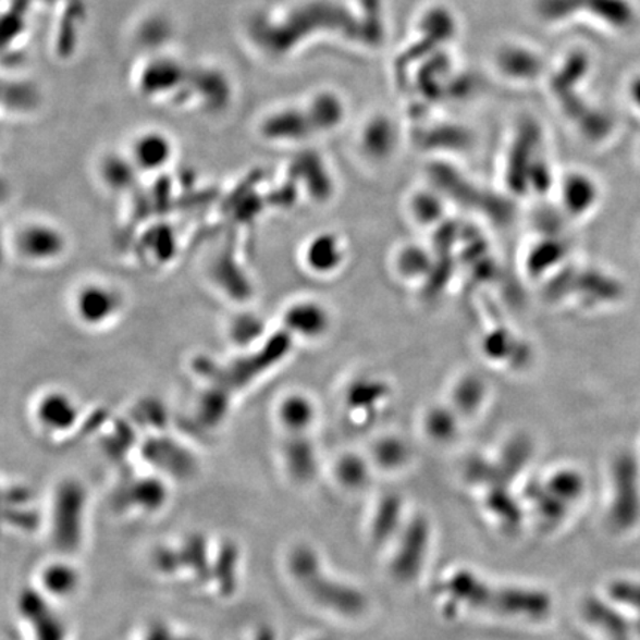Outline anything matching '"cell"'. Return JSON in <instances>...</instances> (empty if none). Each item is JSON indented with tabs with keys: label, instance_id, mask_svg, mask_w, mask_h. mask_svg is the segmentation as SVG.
<instances>
[{
	"label": "cell",
	"instance_id": "28",
	"mask_svg": "<svg viewBox=\"0 0 640 640\" xmlns=\"http://www.w3.org/2000/svg\"><path fill=\"white\" fill-rule=\"evenodd\" d=\"M557 258H559V246L544 242L543 245L537 246L536 251L529 257V269L531 272H541L544 267L547 269L556 262Z\"/></svg>",
	"mask_w": 640,
	"mask_h": 640
},
{
	"label": "cell",
	"instance_id": "2",
	"mask_svg": "<svg viewBox=\"0 0 640 640\" xmlns=\"http://www.w3.org/2000/svg\"><path fill=\"white\" fill-rule=\"evenodd\" d=\"M290 557V569L295 580L316 602L344 614H358L364 610V598L355 590L328 578L310 550H294Z\"/></svg>",
	"mask_w": 640,
	"mask_h": 640
},
{
	"label": "cell",
	"instance_id": "19",
	"mask_svg": "<svg viewBox=\"0 0 640 640\" xmlns=\"http://www.w3.org/2000/svg\"><path fill=\"white\" fill-rule=\"evenodd\" d=\"M385 385L380 381L359 380L348 389L347 402L355 409L368 408L373 402L383 399Z\"/></svg>",
	"mask_w": 640,
	"mask_h": 640
},
{
	"label": "cell",
	"instance_id": "15",
	"mask_svg": "<svg viewBox=\"0 0 640 640\" xmlns=\"http://www.w3.org/2000/svg\"><path fill=\"white\" fill-rule=\"evenodd\" d=\"M485 397V385L476 377H466L454 390V404L465 414L476 413Z\"/></svg>",
	"mask_w": 640,
	"mask_h": 640
},
{
	"label": "cell",
	"instance_id": "25",
	"mask_svg": "<svg viewBox=\"0 0 640 640\" xmlns=\"http://www.w3.org/2000/svg\"><path fill=\"white\" fill-rule=\"evenodd\" d=\"M336 475H339L340 480L346 483V485L358 487L367 479V466H365V463L359 457L347 455V457L342 458V461L339 463Z\"/></svg>",
	"mask_w": 640,
	"mask_h": 640
},
{
	"label": "cell",
	"instance_id": "1",
	"mask_svg": "<svg viewBox=\"0 0 640 640\" xmlns=\"http://www.w3.org/2000/svg\"><path fill=\"white\" fill-rule=\"evenodd\" d=\"M88 492L79 480L65 479L57 485L48 513V536L61 555L69 556L81 549L85 536Z\"/></svg>",
	"mask_w": 640,
	"mask_h": 640
},
{
	"label": "cell",
	"instance_id": "22",
	"mask_svg": "<svg viewBox=\"0 0 640 640\" xmlns=\"http://www.w3.org/2000/svg\"><path fill=\"white\" fill-rule=\"evenodd\" d=\"M310 121L322 128H331L342 121L343 107L334 97L322 96L311 106Z\"/></svg>",
	"mask_w": 640,
	"mask_h": 640
},
{
	"label": "cell",
	"instance_id": "9",
	"mask_svg": "<svg viewBox=\"0 0 640 640\" xmlns=\"http://www.w3.org/2000/svg\"><path fill=\"white\" fill-rule=\"evenodd\" d=\"M318 409L313 399L303 392H291L276 406V421L290 436H306L315 424Z\"/></svg>",
	"mask_w": 640,
	"mask_h": 640
},
{
	"label": "cell",
	"instance_id": "26",
	"mask_svg": "<svg viewBox=\"0 0 640 640\" xmlns=\"http://www.w3.org/2000/svg\"><path fill=\"white\" fill-rule=\"evenodd\" d=\"M377 459L385 467H395L402 465L406 458V448L399 439H384L376 451Z\"/></svg>",
	"mask_w": 640,
	"mask_h": 640
},
{
	"label": "cell",
	"instance_id": "12",
	"mask_svg": "<svg viewBox=\"0 0 640 640\" xmlns=\"http://www.w3.org/2000/svg\"><path fill=\"white\" fill-rule=\"evenodd\" d=\"M172 158V147L165 137L147 134L135 141L133 162L141 171H158L168 165Z\"/></svg>",
	"mask_w": 640,
	"mask_h": 640
},
{
	"label": "cell",
	"instance_id": "6",
	"mask_svg": "<svg viewBox=\"0 0 640 640\" xmlns=\"http://www.w3.org/2000/svg\"><path fill=\"white\" fill-rule=\"evenodd\" d=\"M16 611L26 627L28 640H67V627L53 608L51 599L36 587L23 590L16 602Z\"/></svg>",
	"mask_w": 640,
	"mask_h": 640
},
{
	"label": "cell",
	"instance_id": "17",
	"mask_svg": "<svg viewBox=\"0 0 640 640\" xmlns=\"http://www.w3.org/2000/svg\"><path fill=\"white\" fill-rule=\"evenodd\" d=\"M592 184L587 182L586 176H568L564 184V200L569 211H584L592 204Z\"/></svg>",
	"mask_w": 640,
	"mask_h": 640
},
{
	"label": "cell",
	"instance_id": "18",
	"mask_svg": "<svg viewBox=\"0 0 640 640\" xmlns=\"http://www.w3.org/2000/svg\"><path fill=\"white\" fill-rule=\"evenodd\" d=\"M500 64L504 72L516 77H531L539 72L540 63L532 53L520 49H508L502 53Z\"/></svg>",
	"mask_w": 640,
	"mask_h": 640
},
{
	"label": "cell",
	"instance_id": "21",
	"mask_svg": "<svg viewBox=\"0 0 640 640\" xmlns=\"http://www.w3.org/2000/svg\"><path fill=\"white\" fill-rule=\"evenodd\" d=\"M135 170L138 168L134 165L133 160L130 163L123 160H109L102 167V179L113 190H125L133 186Z\"/></svg>",
	"mask_w": 640,
	"mask_h": 640
},
{
	"label": "cell",
	"instance_id": "11",
	"mask_svg": "<svg viewBox=\"0 0 640 640\" xmlns=\"http://www.w3.org/2000/svg\"><path fill=\"white\" fill-rule=\"evenodd\" d=\"M36 589L51 601L69 599L79 590L81 574L76 566L65 559L52 561L45 565L38 574Z\"/></svg>",
	"mask_w": 640,
	"mask_h": 640
},
{
	"label": "cell",
	"instance_id": "8",
	"mask_svg": "<svg viewBox=\"0 0 640 640\" xmlns=\"http://www.w3.org/2000/svg\"><path fill=\"white\" fill-rule=\"evenodd\" d=\"M282 323L288 334L297 339H322L331 328V313L322 303L316 299H298L283 311Z\"/></svg>",
	"mask_w": 640,
	"mask_h": 640
},
{
	"label": "cell",
	"instance_id": "7",
	"mask_svg": "<svg viewBox=\"0 0 640 640\" xmlns=\"http://www.w3.org/2000/svg\"><path fill=\"white\" fill-rule=\"evenodd\" d=\"M36 422L49 434H67L79 424V402L67 390L49 389L38 397L33 411Z\"/></svg>",
	"mask_w": 640,
	"mask_h": 640
},
{
	"label": "cell",
	"instance_id": "5",
	"mask_svg": "<svg viewBox=\"0 0 640 640\" xmlns=\"http://www.w3.org/2000/svg\"><path fill=\"white\" fill-rule=\"evenodd\" d=\"M73 313L86 328H104L123 309V297L116 286L106 282H86L73 297Z\"/></svg>",
	"mask_w": 640,
	"mask_h": 640
},
{
	"label": "cell",
	"instance_id": "20",
	"mask_svg": "<svg viewBox=\"0 0 640 640\" xmlns=\"http://www.w3.org/2000/svg\"><path fill=\"white\" fill-rule=\"evenodd\" d=\"M426 429L430 436L436 441H450L457 430V420L455 413L446 408H433L427 414Z\"/></svg>",
	"mask_w": 640,
	"mask_h": 640
},
{
	"label": "cell",
	"instance_id": "3",
	"mask_svg": "<svg viewBox=\"0 0 640 640\" xmlns=\"http://www.w3.org/2000/svg\"><path fill=\"white\" fill-rule=\"evenodd\" d=\"M450 590L465 599L467 602H475V606L503 611V613L527 614L536 617H543L549 613V598L539 592H520V590H495L483 586L478 578L461 573L450 582Z\"/></svg>",
	"mask_w": 640,
	"mask_h": 640
},
{
	"label": "cell",
	"instance_id": "4",
	"mask_svg": "<svg viewBox=\"0 0 640 640\" xmlns=\"http://www.w3.org/2000/svg\"><path fill=\"white\" fill-rule=\"evenodd\" d=\"M14 246L23 260L33 264H49L63 258L67 253L69 241L59 225L33 221L16 230Z\"/></svg>",
	"mask_w": 640,
	"mask_h": 640
},
{
	"label": "cell",
	"instance_id": "10",
	"mask_svg": "<svg viewBox=\"0 0 640 640\" xmlns=\"http://www.w3.org/2000/svg\"><path fill=\"white\" fill-rule=\"evenodd\" d=\"M307 270L319 276L335 273L344 262V246L334 233H319L307 242L303 251Z\"/></svg>",
	"mask_w": 640,
	"mask_h": 640
},
{
	"label": "cell",
	"instance_id": "24",
	"mask_svg": "<svg viewBox=\"0 0 640 640\" xmlns=\"http://www.w3.org/2000/svg\"><path fill=\"white\" fill-rule=\"evenodd\" d=\"M397 266L402 274L406 276H418V274L424 273L427 266H429V257L422 248L418 246H411V248H405L397 258Z\"/></svg>",
	"mask_w": 640,
	"mask_h": 640
},
{
	"label": "cell",
	"instance_id": "23",
	"mask_svg": "<svg viewBox=\"0 0 640 640\" xmlns=\"http://www.w3.org/2000/svg\"><path fill=\"white\" fill-rule=\"evenodd\" d=\"M261 320L254 318L251 315L239 316V318L233 320L232 328H230L233 342L237 344L253 343L254 340L261 335Z\"/></svg>",
	"mask_w": 640,
	"mask_h": 640
},
{
	"label": "cell",
	"instance_id": "27",
	"mask_svg": "<svg viewBox=\"0 0 640 640\" xmlns=\"http://www.w3.org/2000/svg\"><path fill=\"white\" fill-rule=\"evenodd\" d=\"M414 216L422 223H432L442 213V205L432 195H418L413 204Z\"/></svg>",
	"mask_w": 640,
	"mask_h": 640
},
{
	"label": "cell",
	"instance_id": "16",
	"mask_svg": "<svg viewBox=\"0 0 640 640\" xmlns=\"http://www.w3.org/2000/svg\"><path fill=\"white\" fill-rule=\"evenodd\" d=\"M393 130L387 121L380 119V121L372 122L365 131L364 145L368 153L373 158H383L392 150Z\"/></svg>",
	"mask_w": 640,
	"mask_h": 640
},
{
	"label": "cell",
	"instance_id": "13",
	"mask_svg": "<svg viewBox=\"0 0 640 640\" xmlns=\"http://www.w3.org/2000/svg\"><path fill=\"white\" fill-rule=\"evenodd\" d=\"M146 253L156 262L167 264L175 257L179 249L174 230L168 225H155L149 235L145 237Z\"/></svg>",
	"mask_w": 640,
	"mask_h": 640
},
{
	"label": "cell",
	"instance_id": "14",
	"mask_svg": "<svg viewBox=\"0 0 640 640\" xmlns=\"http://www.w3.org/2000/svg\"><path fill=\"white\" fill-rule=\"evenodd\" d=\"M291 439L293 443L288 446V455H286L291 473L299 479L310 478L315 470L313 450L305 441V436H291Z\"/></svg>",
	"mask_w": 640,
	"mask_h": 640
}]
</instances>
